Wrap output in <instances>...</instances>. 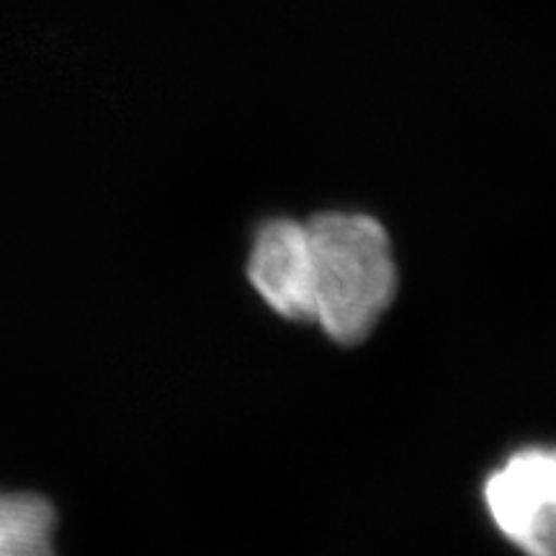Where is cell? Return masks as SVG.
I'll return each mask as SVG.
<instances>
[{"label":"cell","instance_id":"cell-1","mask_svg":"<svg viewBox=\"0 0 556 556\" xmlns=\"http://www.w3.org/2000/svg\"><path fill=\"white\" fill-rule=\"evenodd\" d=\"M309 232L312 319L338 345H358L379 328L400 289L392 238L364 212H319Z\"/></svg>","mask_w":556,"mask_h":556},{"label":"cell","instance_id":"cell-2","mask_svg":"<svg viewBox=\"0 0 556 556\" xmlns=\"http://www.w3.org/2000/svg\"><path fill=\"white\" fill-rule=\"evenodd\" d=\"M486 516L523 556H556V446L513 451L482 484Z\"/></svg>","mask_w":556,"mask_h":556},{"label":"cell","instance_id":"cell-3","mask_svg":"<svg viewBox=\"0 0 556 556\" xmlns=\"http://www.w3.org/2000/svg\"><path fill=\"white\" fill-rule=\"evenodd\" d=\"M248 281L266 307L289 323H309L307 222L274 217L255 229L248 255Z\"/></svg>","mask_w":556,"mask_h":556},{"label":"cell","instance_id":"cell-4","mask_svg":"<svg viewBox=\"0 0 556 556\" xmlns=\"http://www.w3.org/2000/svg\"><path fill=\"white\" fill-rule=\"evenodd\" d=\"M58 507L37 492L0 490V556H58Z\"/></svg>","mask_w":556,"mask_h":556}]
</instances>
